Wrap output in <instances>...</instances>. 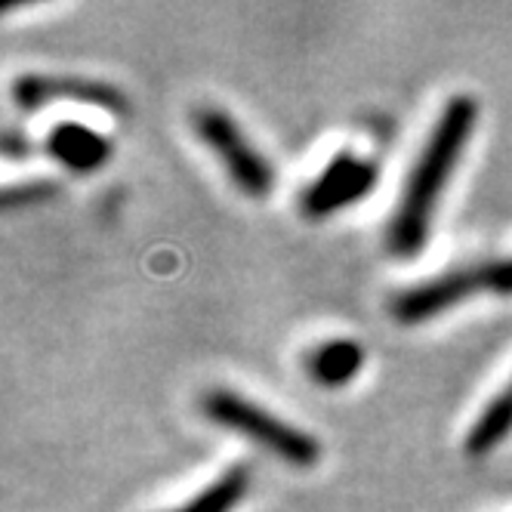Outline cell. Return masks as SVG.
I'll use <instances>...</instances> for the list:
<instances>
[{
	"instance_id": "9c48e42d",
	"label": "cell",
	"mask_w": 512,
	"mask_h": 512,
	"mask_svg": "<svg viewBox=\"0 0 512 512\" xmlns=\"http://www.w3.org/2000/svg\"><path fill=\"white\" fill-rule=\"evenodd\" d=\"M512 432V377L500 386V392L482 408L463 438V454L472 460H482L494 454Z\"/></svg>"
},
{
	"instance_id": "6da1fadb",
	"label": "cell",
	"mask_w": 512,
	"mask_h": 512,
	"mask_svg": "<svg viewBox=\"0 0 512 512\" xmlns=\"http://www.w3.org/2000/svg\"><path fill=\"white\" fill-rule=\"evenodd\" d=\"M475 124H479V99L475 96L457 93L442 105L389 219L386 247L395 260H414L423 253L438 201L466 152Z\"/></svg>"
},
{
	"instance_id": "7a4b0ae2",
	"label": "cell",
	"mask_w": 512,
	"mask_h": 512,
	"mask_svg": "<svg viewBox=\"0 0 512 512\" xmlns=\"http://www.w3.org/2000/svg\"><path fill=\"white\" fill-rule=\"evenodd\" d=\"M201 414L213 426L247 438L256 448L269 451L272 457L294 469H312L321 460V442L312 432L287 423L284 417L256 405V401H250L235 389H223V386L207 389L201 395Z\"/></svg>"
},
{
	"instance_id": "52a82bcc",
	"label": "cell",
	"mask_w": 512,
	"mask_h": 512,
	"mask_svg": "<svg viewBox=\"0 0 512 512\" xmlns=\"http://www.w3.org/2000/svg\"><path fill=\"white\" fill-rule=\"evenodd\" d=\"M44 149L59 167H65L68 173H78V176L102 170L108 161H112V152H115L112 139H108L102 130H93L78 121L56 124L47 133Z\"/></svg>"
},
{
	"instance_id": "ba28073f",
	"label": "cell",
	"mask_w": 512,
	"mask_h": 512,
	"mask_svg": "<svg viewBox=\"0 0 512 512\" xmlns=\"http://www.w3.org/2000/svg\"><path fill=\"white\" fill-rule=\"evenodd\" d=\"M364 368V349L358 340L337 337L324 340L306 355V374L321 389H343L349 386Z\"/></svg>"
},
{
	"instance_id": "5b68a950",
	"label": "cell",
	"mask_w": 512,
	"mask_h": 512,
	"mask_svg": "<svg viewBox=\"0 0 512 512\" xmlns=\"http://www.w3.org/2000/svg\"><path fill=\"white\" fill-rule=\"evenodd\" d=\"M380 182V167L355 152H340L324 164V170L303 192V216L327 219L368 198Z\"/></svg>"
},
{
	"instance_id": "277c9868",
	"label": "cell",
	"mask_w": 512,
	"mask_h": 512,
	"mask_svg": "<svg viewBox=\"0 0 512 512\" xmlns=\"http://www.w3.org/2000/svg\"><path fill=\"white\" fill-rule=\"evenodd\" d=\"M192 130L195 136L207 145L210 155L226 167V176L232 179V186L253 198L263 201L275 189V167L269 158L256 149L253 139L241 130V124L216 105H201L192 115Z\"/></svg>"
},
{
	"instance_id": "30bf717a",
	"label": "cell",
	"mask_w": 512,
	"mask_h": 512,
	"mask_svg": "<svg viewBox=\"0 0 512 512\" xmlns=\"http://www.w3.org/2000/svg\"><path fill=\"white\" fill-rule=\"evenodd\" d=\"M253 475L244 463L229 466L226 472H219L210 485H204L195 497H189L186 503H179L170 512H235L241 506V500L250 491Z\"/></svg>"
},
{
	"instance_id": "8992f818",
	"label": "cell",
	"mask_w": 512,
	"mask_h": 512,
	"mask_svg": "<svg viewBox=\"0 0 512 512\" xmlns=\"http://www.w3.org/2000/svg\"><path fill=\"white\" fill-rule=\"evenodd\" d=\"M10 93L16 108H22V112H38V108L50 102H81V105L102 108L108 115L127 112V96L118 87L84 75H19Z\"/></svg>"
},
{
	"instance_id": "3957f363",
	"label": "cell",
	"mask_w": 512,
	"mask_h": 512,
	"mask_svg": "<svg viewBox=\"0 0 512 512\" xmlns=\"http://www.w3.org/2000/svg\"><path fill=\"white\" fill-rule=\"evenodd\" d=\"M482 294L509 297L512 294V260H488L475 266H460L442 275L417 281L405 290H398L389 300V315L405 324H426L438 315H445Z\"/></svg>"
}]
</instances>
